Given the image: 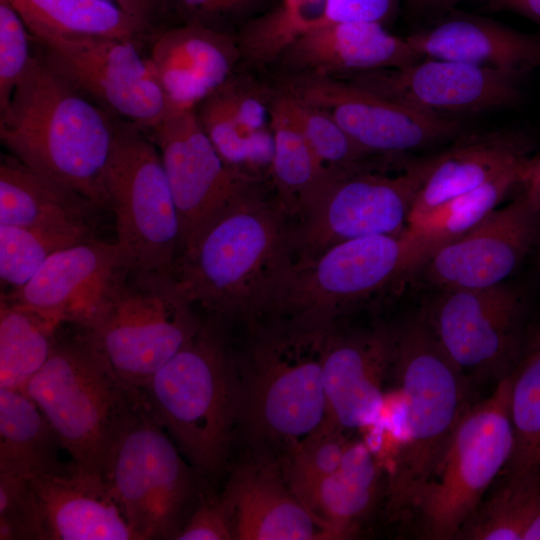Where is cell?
I'll use <instances>...</instances> for the list:
<instances>
[{"label":"cell","mask_w":540,"mask_h":540,"mask_svg":"<svg viewBox=\"0 0 540 540\" xmlns=\"http://www.w3.org/2000/svg\"><path fill=\"white\" fill-rule=\"evenodd\" d=\"M294 218L261 177L180 252L171 274L208 316L246 327L275 313L296 268Z\"/></svg>","instance_id":"1"},{"label":"cell","mask_w":540,"mask_h":540,"mask_svg":"<svg viewBox=\"0 0 540 540\" xmlns=\"http://www.w3.org/2000/svg\"><path fill=\"white\" fill-rule=\"evenodd\" d=\"M390 375L401 394L402 438L385 483V511L402 522L413 518L422 488L472 405L471 381L421 311L392 327Z\"/></svg>","instance_id":"2"},{"label":"cell","mask_w":540,"mask_h":540,"mask_svg":"<svg viewBox=\"0 0 540 540\" xmlns=\"http://www.w3.org/2000/svg\"><path fill=\"white\" fill-rule=\"evenodd\" d=\"M115 120L34 55L0 113V139L26 166L107 207L103 174Z\"/></svg>","instance_id":"3"},{"label":"cell","mask_w":540,"mask_h":540,"mask_svg":"<svg viewBox=\"0 0 540 540\" xmlns=\"http://www.w3.org/2000/svg\"><path fill=\"white\" fill-rule=\"evenodd\" d=\"M226 326L215 317L203 319L143 389L152 414L204 477L224 469L239 427L241 381Z\"/></svg>","instance_id":"4"},{"label":"cell","mask_w":540,"mask_h":540,"mask_svg":"<svg viewBox=\"0 0 540 540\" xmlns=\"http://www.w3.org/2000/svg\"><path fill=\"white\" fill-rule=\"evenodd\" d=\"M247 328L245 347L236 352L239 427L261 448H282L286 457L327 422L322 362L331 328H307L282 318Z\"/></svg>","instance_id":"5"},{"label":"cell","mask_w":540,"mask_h":540,"mask_svg":"<svg viewBox=\"0 0 540 540\" xmlns=\"http://www.w3.org/2000/svg\"><path fill=\"white\" fill-rule=\"evenodd\" d=\"M58 435L71 461L101 475L119 438L147 406L142 390L123 382L82 329L60 338L23 390Z\"/></svg>","instance_id":"6"},{"label":"cell","mask_w":540,"mask_h":540,"mask_svg":"<svg viewBox=\"0 0 540 540\" xmlns=\"http://www.w3.org/2000/svg\"><path fill=\"white\" fill-rule=\"evenodd\" d=\"M202 322L171 273L129 270L103 312L82 330L117 377L143 391Z\"/></svg>","instance_id":"7"},{"label":"cell","mask_w":540,"mask_h":540,"mask_svg":"<svg viewBox=\"0 0 540 540\" xmlns=\"http://www.w3.org/2000/svg\"><path fill=\"white\" fill-rule=\"evenodd\" d=\"M510 390L509 374L458 423L417 502L413 517L423 538L456 539L508 463L514 445Z\"/></svg>","instance_id":"8"},{"label":"cell","mask_w":540,"mask_h":540,"mask_svg":"<svg viewBox=\"0 0 540 540\" xmlns=\"http://www.w3.org/2000/svg\"><path fill=\"white\" fill-rule=\"evenodd\" d=\"M201 478L148 405L125 429L104 471L136 540L177 539L205 493Z\"/></svg>","instance_id":"9"},{"label":"cell","mask_w":540,"mask_h":540,"mask_svg":"<svg viewBox=\"0 0 540 540\" xmlns=\"http://www.w3.org/2000/svg\"><path fill=\"white\" fill-rule=\"evenodd\" d=\"M436 154L387 174L371 164L329 175L294 219L296 266L344 241L374 235H401L415 198L435 163Z\"/></svg>","instance_id":"10"},{"label":"cell","mask_w":540,"mask_h":540,"mask_svg":"<svg viewBox=\"0 0 540 540\" xmlns=\"http://www.w3.org/2000/svg\"><path fill=\"white\" fill-rule=\"evenodd\" d=\"M144 130L115 121L103 174L116 241L132 271L171 273L181 250V223L160 153Z\"/></svg>","instance_id":"11"},{"label":"cell","mask_w":540,"mask_h":540,"mask_svg":"<svg viewBox=\"0 0 540 540\" xmlns=\"http://www.w3.org/2000/svg\"><path fill=\"white\" fill-rule=\"evenodd\" d=\"M416 268L404 232L341 242L296 266L271 318L307 328L330 329L345 310Z\"/></svg>","instance_id":"12"},{"label":"cell","mask_w":540,"mask_h":540,"mask_svg":"<svg viewBox=\"0 0 540 540\" xmlns=\"http://www.w3.org/2000/svg\"><path fill=\"white\" fill-rule=\"evenodd\" d=\"M435 291L421 313L449 358L471 382L509 375L524 343L519 291L505 283Z\"/></svg>","instance_id":"13"},{"label":"cell","mask_w":540,"mask_h":540,"mask_svg":"<svg viewBox=\"0 0 540 540\" xmlns=\"http://www.w3.org/2000/svg\"><path fill=\"white\" fill-rule=\"evenodd\" d=\"M38 44L51 70L114 116L148 131L172 113L142 43L82 37Z\"/></svg>","instance_id":"14"},{"label":"cell","mask_w":540,"mask_h":540,"mask_svg":"<svg viewBox=\"0 0 540 540\" xmlns=\"http://www.w3.org/2000/svg\"><path fill=\"white\" fill-rule=\"evenodd\" d=\"M275 87L326 112L357 144L377 156L430 148L464 130L456 118L422 112L334 76H279Z\"/></svg>","instance_id":"15"},{"label":"cell","mask_w":540,"mask_h":540,"mask_svg":"<svg viewBox=\"0 0 540 540\" xmlns=\"http://www.w3.org/2000/svg\"><path fill=\"white\" fill-rule=\"evenodd\" d=\"M525 74L423 58L402 67L334 77L422 112L452 117L515 105L520 99V84Z\"/></svg>","instance_id":"16"},{"label":"cell","mask_w":540,"mask_h":540,"mask_svg":"<svg viewBox=\"0 0 540 540\" xmlns=\"http://www.w3.org/2000/svg\"><path fill=\"white\" fill-rule=\"evenodd\" d=\"M156 145L181 223V250L259 176L228 167L194 109L176 111L148 130Z\"/></svg>","instance_id":"17"},{"label":"cell","mask_w":540,"mask_h":540,"mask_svg":"<svg viewBox=\"0 0 540 540\" xmlns=\"http://www.w3.org/2000/svg\"><path fill=\"white\" fill-rule=\"evenodd\" d=\"M540 234V207L522 189L460 238L434 252L417 270L435 290L505 283Z\"/></svg>","instance_id":"18"},{"label":"cell","mask_w":540,"mask_h":540,"mask_svg":"<svg viewBox=\"0 0 540 540\" xmlns=\"http://www.w3.org/2000/svg\"><path fill=\"white\" fill-rule=\"evenodd\" d=\"M129 270L115 242L92 237L57 251L22 288L2 294L58 325L87 329Z\"/></svg>","instance_id":"19"},{"label":"cell","mask_w":540,"mask_h":540,"mask_svg":"<svg viewBox=\"0 0 540 540\" xmlns=\"http://www.w3.org/2000/svg\"><path fill=\"white\" fill-rule=\"evenodd\" d=\"M391 353L390 326L329 330L322 362L327 424L348 432L375 421L384 402Z\"/></svg>","instance_id":"20"},{"label":"cell","mask_w":540,"mask_h":540,"mask_svg":"<svg viewBox=\"0 0 540 540\" xmlns=\"http://www.w3.org/2000/svg\"><path fill=\"white\" fill-rule=\"evenodd\" d=\"M235 540H336L290 488L281 462L259 456L238 465L222 492Z\"/></svg>","instance_id":"21"},{"label":"cell","mask_w":540,"mask_h":540,"mask_svg":"<svg viewBox=\"0 0 540 540\" xmlns=\"http://www.w3.org/2000/svg\"><path fill=\"white\" fill-rule=\"evenodd\" d=\"M28 478L38 540H136L101 475L71 461Z\"/></svg>","instance_id":"22"},{"label":"cell","mask_w":540,"mask_h":540,"mask_svg":"<svg viewBox=\"0 0 540 540\" xmlns=\"http://www.w3.org/2000/svg\"><path fill=\"white\" fill-rule=\"evenodd\" d=\"M148 59L172 112L194 109L237 72L236 38L197 23L157 29Z\"/></svg>","instance_id":"23"},{"label":"cell","mask_w":540,"mask_h":540,"mask_svg":"<svg viewBox=\"0 0 540 540\" xmlns=\"http://www.w3.org/2000/svg\"><path fill=\"white\" fill-rule=\"evenodd\" d=\"M423 59L406 38L375 22H338L309 27L275 63L279 76H342L410 65Z\"/></svg>","instance_id":"24"},{"label":"cell","mask_w":540,"mask_h":540,"mask_svg":"<svg viewBox=\"0 0 540 540\" xmlns=\"http://www.w3.org/2000/svg\"><path fill=\"white\" fill-rule=\"evenodd\" d=\"M406 40L422 58L524 73L540 68V37L481 16L454 14Z\"/></svg>","instance_id":"25"},{"label":"cell","mask_w":540,"mask_h":540,"mask_svg":"<svg viewBox=\"0 0 540 540\" xmlns=\"http://www.w3.org/2000/svg\"><path fill=\"white\" fill-rule=\"evenodd\" d=\"M530 149L529 139L515 131L462 137L436 154L433 168L415 198L408 223L517 166L529 156Z\"/></svg>","instance_id":"26"},{"label":"cell","mask_w":540,"mask_h":540,"mask_svg":"<svg viewBox=\"0 0 540 540\" xmlns=\"http://www.w3.org/2000/svg\"><path fill=\"white\" fill-rule=\"evenodd\" d=\"M97 208L64 183L15 157L0 165V225L52 229H91Z\"/></svg>","instance_id":"27"},{"label":"cell","mask_w":540,"mask_h":540,"mask_svg":"<svg viewBox=\"0 0 540 540\" xmlns=\"http://www.w3.org/2000/svg\"><path fill=\"white\" fill-rule=\"evenodd\" d=\"M380 492L381 470L375 456L366 443L351 440L338 468L298 498L337 539H349L373 511Z\"/></svg>","instance_id":"28"},{"label":"cell","mask_w":540,"mask_h":540,"mask_svg":"<svg viewBox=\"0 0 540 540\" xmlns=\"http://www.w3.org/2000/svg\"><path fill=\"white\" fill-rule=\"evenodd\" d=\"M37 43L112 37L148 43L156 31L110 0H9Z\"/></svg>","instance_id":"29"},{"label":"cell","mask_w":540,"mask_h":540,"mask_svg":"<svg viewBox=\"0 0 540 540\" xmlns=\"http://www.w3.org/2000/svg\"><path fill=\"white\" fill-rule=\"evenodd\" d=\"M58 435L23 391L0 388V472L30 477L63 468Z\"/></svg>","instance_id":"30"},{"label":"cell","mask_w":540,"mask_h":540,"mask_svg":"<svg viewBox=\"0 0 540 540\" xmlns=\"http://www.w3.org/2000/svg\"><path fill=\"white\" fill-rule=\"evenodd\" d=\"M526 159L481 186L448 200L420 219L408 223L404 235L411 245L416 270L438 249L477 226L499 207L512 189L519 187Z\"/></svg>","instance_id":"31"},{"label":"cell","mask_w":540,"mask_h":540,"mask_svg":"<svg viewBox=\"0 0 540 540\" xmlns=\"http://www.w3.org/2000/svg\"><path fill=\"white\" fill-rule=\"evenodd\" d=\"M275 87V86H274ZM273 155L269 176L277 198L295 219L329 175L295 120L286 97L275 87L270 109Z\"/></svg>","instance_id":"32"},{"label":"cell","mask_w":540,"mask_h":540,"mask_svg":"<svg viewBox=\"0 0 540 540\" xmlns=\"http://www.w3.org/2000/svg\"><path fill=\"white\" fill-rule=\"evenodd\" d=\"M60 328L1 294L0 388L24 390L52 354Z\"/></svg>","instance_id":"33"},{"label":"cell","mask_w":540,"mask_h":540,"mask_svg":"<svg viewBox=\"0 0 540 540\" xmlns=\"http://www.w3.org/2000/svg\"><path fill=\"white\" fill-rule=\"evenodd\" d=\"M514 445L503 476H540V328L524 341L510 373Z\"/></svg>","instance_id":"34"},{"label":"cell","mask_w":540,"mask_h":540,"mask_svg":"<svg viewBox=\"0 0 540 540\" xmlns=\"http://www.w3.org/2000/svg\"><path fill=\"white\" fill-rule=\"evenodd\" d=\"M539 492L540 476H503L462 526L456 539L523 540Z\"/></svg>","instance_id":"35"},{"label":"cell","mask_w":540,"mask_h":540,"mask_svg":"<svg viewBox=\"0 0 540 540\" xmlns=\"http://www.w3.org/2000/svg\"><path fill=\"white\" fill-rule=\"evenodd\" d=\"M92 238L91 229L0 225V280L9 292L22 288L57 251Z\"/></svg>","instance_id":"36"},{"label":"cell","mask_w":540,"mask_h":540,"mask_svg":"<svg viewBox=\"0 0 540 540\" xmlns=\"http://www.w3.org/2000/svg\"><path fill=\"white\" fill-rule=\"evenodd\" d=\"M282 94L309 146L326 168H355L370 164V157L377 156L357 144L326 112Z\"/></svg>","instance_id":"37"},{"label":"cell","mask_w":540,"mask_h":540,"mask_svg":"<svg viewBox=\"0 0 540 540\" xmlns=\"http://www.w3.org/2000/svg\"><path fill=\"white\" fill-rule=\"evenodd\" d=\"M350 442L346 432L326 423L297 444L281 462L294 494L298 497L318 480L335 471Z\"/></svg>","instance_id":"38"},{"label":"cell","mask_w":540,"mask_h":540,"mask_svg":"<svg viewBox=\"0 0 540 540\" xmlns=\"http://www.w3.org/2000/svg\"><path fill=\"white\" fill-rule=\"evenodd\" d=\"M194 110L203 131L224 163L247 173L251 133L247 134L240 127L224 84L204 98Z\"/></svg>","instance_id":"39"},{"label":"cell","mask_w":540,"mask_h":540,"mask_svg":"<svg viewBox=\"0 0 540 540\" xmlns=\"http://www.w3.org/2000/svg\"><path fill=\"white\" fill-rule=\"evenodd\" d=\"M28 29L9 0H0V113L27 73L34 55Z\"/></svg>","instance_id":"40"},{"label":"cell","mask_w":540,"mask_h":540,"mask_svg":"<svg viewBox=\"0 0 540 540\" xmlns=\"http://www.w3.org/2000/svg\"><path fill=\"white\" fill-rule=\"evenodd\" d=\"M0 540H38L29 478L0 472Z\"/></svg>","instance_id":"41"},{"label":"cell","mask_w":540,"mask_h":540,"mask_svg":"<svg viewBox=\"0 0 540 540\" xmlns=\"http://www.w3.org/2000/svg\"><path fill=\"white\" fill-rule=\"evenodd\" d=\"M233 539L231 513L222 493H204L177 537V540Z\"/></svg>","instance_id":"42"},{"label":"cell","mask_w":540,"mask_h":540,"mask_svg":"<svg viewBox=\"0 0 540 540\" xmlns=\"http://www.w3.org/2000/svg\"><path fill=\"white\" fill-rule=\"evenodd\" d=\"M397 3L398 0H324L322 12L316 17L306 18L303 30L338 22H375L383 25L394 13Z\"/></svg>","instance_id":"43"},{"label":"cell","mask_w":540,"mask_h":540,"mask_svg":"<svg viewBox=\"0 0 540 540\" xmlns=\"http://www.w3.org/2000/svg\"><path fill=\"white\" fill-rule=\"evenodd\" d=\"M259 0H164L165 11L173 9L184 23H197L222 30L220 22L238 15Z\"/></svg>","instance_id":"44"},{"label":"cell","mask_w":540,"mask_h":540,"mask_svg":"<svg viewBox=\"0 0 540 540\" xmlns=\"http://www.w3.org/2000/svg\"><path fill=\"white\" fill-rule=\"evenodd\" d=\"M131 16L157 30V19L164 14V0H110Z\"/></svg>","instance_id":"45"},{"label":"cell","mask_w":540,"mask_h":540,"mask_svg":"<svg viewBox=\"0 0 540 540\" xmlns=\"http://www.w3.org/2000/svg\"><path fill=\"white\" fill-rule=\"evenodd\" d=\"M519 188L524 190L540 207V154L526 159Z\"/></svg>","instance_id":"46"},{"label":"cell","mask_w":540,"mask_h":540,"mask_svg":"<svg viewBox=\"0 0 540 540\" xmlns=\"http://www.w3.org/2000/svg\"><path fill=\"white\" fill-rule=\"evenodd\" d=\"M495 10L516 12L540 27V0H485Z\"/></svg>","instance_id":"47"},{"label":"cell","mask_w":540,"mask_h":540,"mask_svg":"<svg viewBox=\"0 0 540 540\" xmlns=\"http://www.w3.org/2000/svg\"><path fill=\"white\" fill-rule=\"evenodd\" d=\"M464 0H407L409 6L420 12H437L452 8Z\"/></svg>","instance_id":"48"},{"label":"cell","mask_w":540,"mask_h":540,"mask_svg":"<svg viewBox=\"0 0 540 540\" xmlns=\"http://www.w3.org/2000/svg\"><path fill=\"white\" fill-rule=\"evenodd\" d=\"M523 540H540V492L530 520L525 528Z\"/></svg>","instance_id":"49"},{"label":"cell","mask_w":540,"mask_h":540,"mask_svg":"<svg viewBox=\"0 0 540 540\" xmlns=\"http://www.w3.org/2000/svg\"><path fill=\"white\" fill-rule=\"evenodd\" d=\"M307 0H282V8L293 16H305L303 7Z\"/></svg>","instance_id":"50"}]
</instances>
